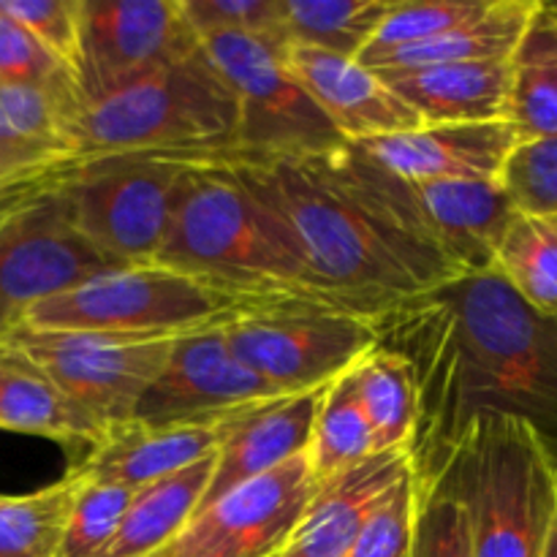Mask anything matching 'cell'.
<instances>
[{
  "instance_id": "cell-1",
  "label": "cell",
  "mask_w": 557,
  "mask_h": 557,
  "mask_svg": "<svg viewBox=\"0 0 557 557\" xmlns=\"http://www.w3.org/2000/svg\"><path fill=\"white\" fill-rule=\"evenodd\" d=\"M370 324L417 384V482L490 417L531 424L557 455V315L533 310L498 272L449 277Z\"/></svg>"
},
{
  "instance_id": "cell-2",
  "label": "cell",
  "mask_w": 557,
  "mask_h": 557,
  "mask_svg": "<svg viewBox=\"0 0 557 557\" xmlns=\"http://www.w3.org/2000/svg\"><path fill=\"white\" fill-rule=\"evenodd\" d=\"M245 188L292 232L321 297L375 321L455 277L411 183L359 147L283 161H232Z\"/></svg>"
},
{
  "instance_id": "cell-3",
  "label": "cell",
  "mask_w": 557,
  "mask_h": 557,
  "mask_svg": "<svg viewBox=\"0 0 557 557\" xmlns=\"http://www.w3.org/2000/svg\"><path fill=\"white\" fill-rule=\"evenodd\" d=\"M232 161L207 158L188 169L152 264L196 277L248 305L326 302L292 232L245 188Z\"/></svg>"
},
{
  "instance_id": "cell-4",
  "label": "cell",
  "mask_w": 557,
  "mask_h": 557,
  "mask_svg": "<svg viewBox=\"0 0 557 557\" xmlns=\"http://www.w3.org/2000/svg\"><path fill=\"white\" fill-rule=\"evenodd\" d=\"M430 479L466 509L473 557H544L557 511V455L531 424L479 419Z\"/></svg>"
},
{
  "instance_id": "cell-5",
  "label": "cell",
  "mask_w": 557,
  "mask_h": 557,
  "mask_svg": "<svg viewBox=\"0 0 557 557\" xmlns=\"http://www.w3.org/2000/svg\"><path fill=\"white\" fill-rule=\"evenodd\" d=\"M79 156L177 152L237 158V103L205 47L87 98L74 125Z\"/></svg>"
},
{
  "instance_id": "cell-6",
  "label": "cell",
  "mask_w": 557,
  "mask_h": 557,
  "mask_svg": "<svg viewBox=\"0 0 557 557\" xmlns=\"http://www.w3.org/2000/svg\"><path fill=\"white\" fill-rule=\"evenodd\" d=\"M85 156H69L0 183V337L33 305L112 270L74 228L63 188Z\"/></svg>"
},
{
  "instance_id": "cell-7",
  "label": "cell",
  "mask_w": 557,
  "mask_h": 557,
  "mask_svg": "<svg viewBox=\"0 0 557 557\" xmlns=\"http://www.w3.org/2000/svg\"><path fill=\"white\" fill-rule=\"evenodd\" d=\"M250 308L196 277L161 264L103 270L44 302L33 305L16 326L96 335L177 337L221 326Z\"/></svg>"
},
{
  "instance_id": "cell-8",
  "label": "cell",
  "mask_w": 557,
  "mask_h": 557,
  "mask_svg": "<svg viewBox=\"0 0 557 557\" xmlns=\"http://www.w3.org/2000/svg\"><path fill=\"white\" fill-rule=\"evenodd\" d=\"M207 156H85L63 196L76 232L112 264H152L172 223L180 185Z\"/></svg>"
},
{
  "instance_id": "cell-9",
  "label": "cell",
  "mask_w": 557,
  "mask_h": 557,
  "mask_svg": "<svg viewBox=\"0 0 557 557\" xmlns=\"http://www.w3.org/2000/svg\"><path fill=\"white\" fill-rule=\"evenodd\" d=\"M237 103V161H283L348 145L283 58V44L245 33L199 38Z\"/></svg>"
},
{
  "instance_id": "cell-10",
  "label": "cell",
  "mask_w": 557,
  "mask_h": 557,
  "mask_svg": "<svg viewBox=\"0 0 557 557\" xmlns=\"http://www.w3.org/2000/svg\"><path fill=\"white\" fill-rule=\"evenodd\" d=\"M228 348L281 395L321 389L379 346L373 324L326 302L281 299L223 324Z\"/></svg>"
},
{
  "instance_id": "cell-11",
  "label": "cell",
  "mask_w": 557,
  "mask_h": 557,
  "mask_svg": "<svg viewBox=\"0 0 557 557\" xmlns=\"http://www.w3.org/2000/svg\"><path fill=\"white\" fill-rule=\"evenodd\" d=\"M180 337V335H177ZM177 337L96 335L14 326L0 346L41 370L103 430L131 422L141 395L166 368Z\"/></svg>"
},
{
  "instance_id": "cell-12",
  "label": "cell",
  "mask_w": 557,
  "mask_h": 557,
  "mask_svg": "<svg viewBox=\"0 0 557 557\" xmlns=\"http://www.w3.org/2000/svg\"><path fill=\"white\" fill-rule=\"evenodd\" d=\"M308 455L228 490L150 557H281L313 498Z\"/></svg>"
},
{
  "instance_id": "cell-13",
  "label": "cell",
  "mask_w": 557,
  "mask_h": 557,
  "mask_svg": "<svg viewBox=\"0 0 557 557\" xmlns=\"http://www.w3.org/2000/svg\"><path fill=\"white\" fill-rule=\"evenodd\" d=\"M199 47L183 0H82L76 82L87 101Z\"/></svg>"
},
{
  "instance_id": "cell-14",
  "label": "cell",
  "mask_w": 557,
  "mask_h": 557,
  "mask_svg": "<svg viewBox=\"0 0 557 557\" xmlns=\"http://www.w3.org/2000/svg\"><path fill=\"white\" fill-rule=\"evenodd\" d=\"M275 397H281V392L272 389L228 348L223 324L205 326L174 341L166 368L141 395L131 422L169 424L207 419Z\"/></svg>"
},
{
  "instance_id": "cell-15",
  "label": "cell",
  "mask_w": 557,
  "mask_h": 557,
  "mask_svg": "<svg viewBox=\"0 0 557 557\" xmlns=\"http://www.w3.org/2000/svg\"><path fill=\"white\" fill-rule=\"evenodd\" d=\"M509 120L493 123L419 125L403 134L354 145L406 183L444 180H500L506 161L520 145Z\"/></svg>"
},
{
  "instance_id": "cell-16",
  "label": "cell",
  "mask_w": 557,
  "mask_h": 557,
  "mask_svg": "<svg viewBox=\"0 0 557 557\" xmlns=\"http://www.w3.org/2000/svg\"><path fill=\"white\" fill-rule=\"evenodd\" d=\"M283 58L348 145H362L422 125L419 114L357 58H343L315 47H286Z\"/></svg>"
},
{
  "instance_id": "cell-17",
  "label": "cell",
  "mask_w": 557,
  "mask_h": 557,
  "mask_svg": "<svg viewBox=\"0 0 557 557\" xmlns=\"http://www.w3.org/2000/svg\"><path fill=\"white\" fill-rule=\"evenodd\" d=\"M413 476L408 449L375 451L359 466L315 484L302 520L281 557H348L364 522Z\"/></svg>"
},
{
  "instance_id": "cell-18",
  "label": "cell",
  "mask_w": 557,
  "mask_h": 557,
  "mask_svg": "<svg viewBox=\"0 0 557 557\" xmlns=\"http://www.w3.org/2000/svg\"><path fill=\"white\" fill-rule=\"evenodd\" d=\"M248 408L169 424L125 422L109 430L101 444L76 466V471L85 473L90 482H112L141 490L150 482L215 455L228 430Z\"/></svg>"
},
{
  "instance_id": "cell-19",
  "label": "cell",
  "mask_w": 557,
  "mask_h": 557,
  "mask_svg": "<svg viewBox=\"0 0 557 557\" xmlns=\"http://www.w3.org/2000/svg\"><path fill=\"white\" fill-rule=\"evenodd\" d=\"M324 389L326 386L297 392V395H281L275 400L250 406L215 449L210 487H207L199 511L226 495L228 490L264 476V473L286 466L294 457L308 455Z\"/></svg>"
},
{
  "instance_id": "cell-20",
  "label": "cell",
  "mask_w": 557,
  "mask_h": 557,
  "mask_svg": "<svg viewBox=\"0 0 557 557\" xmlns=\"http://www.w3.org/2000/svg\"><path fill=\"white\" fill-rule=\"evenodd\" d=\"M411 188L455 277L495 270L498 245L517 215L500 180H444Z\"/></svg>"
},
{
  "instance_id": "cell-21",
  "label": "cell",
  "mask_w": 557,
  "mask_h": 557,
  "mask_svg": "<svg viewBox=\"0 0 557 557\" xmlns=\"http://www.w3.org/2000/svg\"><path fill=\"white\" fill-rule=\"evenodd\" d=\"M375 74L419 114L422 125L509 120L511 60L375 71Z\"/></svg>"
},
{
  "instance_id": "cell-22",
  "label": "cell",
  "mask_w": 557,
  "mask_h": 557,
  "mask_svg": "<svg viewBox=\"0 0 557 557\" xmlns=\"http://www.w3.org/2000/svg\"><path fill=\"white\" fill-rule=\"evenodd\" d=\"M0 430L54 441L69 468L79 466L107 435L41 370L5 346H0Z\"/></svg>"
},
{
  "instance_id": "cell-23",
  "label": "cell",
  "mask_w": 557,
  "mask_h": 557,
  "mask_svg": "<svg viewBox=\"0 0 557 557\" xmlns=\"http://www.w3.org/2000/svg\"><path fill=\"white\" fill-rule=\"evenodd\" d=\"M539 5H542V0H490L482 14L438 33L428 41L384 49V52H362L357 60L373 71L506 63V60L515 58Z\"/></svg>"
},
{
  "instance_id": "cell-24",
  "label": "cell",
  "mask_w": 557,
  "mask_h": 557,
  "mask_svg": "<svg viewBox=\"0 0 557 557\" xmlns=\"http://www.w3.org/2000/svg\"><path fill=\"white\" fill-rule=\"evenodd\" d=\"M85 96L74 76L0 87V147L36 158L79 156L74 125Z\"/></svg>"
},
{
  "instance_id": "cell-25",
  "label": "cell",
  "mask_w": 557,
  "mask_h": 557,
  "mask_svg": "<svg viewBox=\"0 0 557 557\" xmlns=\"http://www.w3.org/2000/svg\"><path fill=\"white\" fill-rule=\"evenodd\" d=\"M212 466L215 455L141 487L101 557H150L166 547L199 511Z\"/></svg>"
},
{
  "instance_id": "cell-26",
  "label": "cell",
  "mask_w": 557,
  "mask_h": 557,
  "mask_svg": "<svg viewBox=\"0 0 557 557\" xmlns=\"http://www.w3.org/2000/svg\"><path fill=\"white\" fill-rule=\"evenodd\" d=\"M509 123L522 141L557 136V5H539L511 58Z\"/></svg>"
},
{
  "instance_id": "cell-27",
  "label": "cell",
  "mask_w": 557,
  "mask_h": 557,
  "mask_svg": "<svg viewBox=\"0 0 557 557\" xmlns=\"http://www.w3.org/2000/svg\"><path fill=\"white\" fill-rule=\"evenodd\" d=\"M346 375L368 417L379 451H411L419 422V397L406 359L389 348L375 346Z\"/></svg>"
},
{
  "instance_id": "cell-28",
  "label": "cell",
  "mask_w": 557,
  "mask_h": 557,
  "mask_svg": "<svg viewBox=\"0 0 557 557\" xmlns=\"http://www.w3.org/2000/svg\"><path fill=\"white\" fill-rule=\"evenodd\" d=\"M85 484V473L65 468L47 487L0 495V557H58Z\"/></svg>"
},
{
  "instance_id": "cell-29",
  "label": "cell",
  "mask_w": 557,
  "mask_h": 557,
  "mask_svg": "<svg viewBox=\"0 0 557 557\" xmlns=\"http://www.w3.org/2000/svg\"><path fill=\"white\" fill-rule=\"evenodd\" d=\"M392 3L395 0H283V44L359 58L370 47Z\"/></svg>"
},
{
  "instance_id": "cell-30",
  "label": "cell",
  "mask_w": 557,
  "mask_h": 557,
  "mask_svg": "<svg viewBox=\"0 0 557 557\" xmlns=\"http://www.w3.org/2000/svg\"><path fill=\"white\" fill-rule=\"evenodd\" d=\"M495 272L544 315H557V221L517 212L495 253Z\"/></svg>"
},
{
  "instance_id": "cell-31",
  "label": "cell",
  "mask_w": 557,
  "mask_h": 557,
  "mask_svg": "<svg viewBox=\"0 0 557 557\" xmlns=\"http://www.w3.org/2000/svg\"><path fill=\"white\" fill-rule=\"evenodd\" d=\"M375 451L379 446H375L373 430L354 395L351 381L343 373L341 379L326 386L319 413H315L313 438H310L308 449L313 482H326V479L364 462Z\"/></svg>"
},
{
  "instance_id": "cell-32",
  "label": "cell",
  "mask_w": 557,
  "mask_h": 557,
  "mask_svg": "<svg viewBox=\"0 0 557 557\" xmlns=\"http://www.w3.org/2000/svg\"><path fill=\"white\" fill-rule=\"evenodd\" d=\"M136 493L139 490L125 487V484L87 479L69 528H65L63 542H60L58 557H101L103 549L117 536L120 522H123L128 506L134 504Z\"/></svg>"
},
{
  "instance_id": "cell-33",
  "label": "cell",
  "mask_w": 557,
  "mask_h": 557,
  "mask_svg": "<svg viewBox=\"0 0 557 557\" xmlns=\"http://www.w3.org/2000/svg\"><path fill=\"white\" fill-rule=\"evenodd\" d=\"M490 0H395L364 52L411 47L473 20Z\"/></svg>"
},
{
  "instance_id": "cell-34",
  "label": "cell",
  "mask_w": 557,
  "mask_h": 557,
  "mask_svg": "<svg viewBox=\"0 0 557 557\" xmlns=\"http://www.w3.org/2000/svg\"><path fill=\"white\" fill-rule=\"evenodd\" d=\"M408 557H473L466 509L435 479L417 482V517Z\"/></svg>"
},
{
  "instance_id": "cell-35",
  "label": "cell",
  "mask_w": 557,
  "mask_h": 557,
  "mask_svg": "<svg viewBox=\"0 0 557 557\" xmlns=\"http://www.w3.org/2000/svg\"><path fill=\"white\" fill-rule=\"evenodd\" d=\"M500 185L517 212L557 221V136L520 141L506 161Z\"/></svg>"
},
{
  "instance_id": "cell-36",
  "label": "cell",
  "mask_w": 557,
  "mask_h": 557,
  "mask_svg": "<svg viewBox=\"0 0 557 557\" xmlns=\"http://www.w3.org/2000/svg\"><path fill=\"white\" fill-rule=\"evenodd\" d=\"M0 11L25 27L76 76L82 49V0H0Z\"/></svg>"
},
{
  "instance_id": "cell-37",
  "label": "cell",
  "mask_w": 557,
  "mask_h": 557,
  "mask_svg": "<svg viewBox=\"0 0 557 557\" xmlns=\"http://www.w3.org/2000/svg\"><path fill=\"white\" fill-rule=\"evenodd\" d=\"M281 5L283 0H183L185 16L199 38L212 33H245L277 44H283Z\"/></svg>"
},
{
  "instance_id": "cell-38",
  "label": "cell",
  "mask_w": 557,
  "mask_h": 557,
  "mask_svg": "<svg viewBox=\"0 0 557 557\" xmlns=\"http://www.w3.org/2000/svg\"><path fill=\"white\" fill-rule=\"evenodd\" d=\"M413 517H417V479L408 476L386 504L364 522L348 557H408Z\"/></svg>"
},
{
  "instance_id": "cell-39",
  "label": "cell",
  "mask_w": 557,
  "mask_h": 557,
  "mask_svg": "<svg viewBox=\"0 0 557 557\" xmlns=\"http://www.w3.org/2000/svg\"><path fill=\"white\" fill-rule=\"evenodd\" d=\"M74 76L30 33L0 11V87L44 85ZM76 79V76H74Z\"/></svg>"
},
{
  "instance_id": "cell-40",
  "label": "cell",
  "mask_w": 557,
  "mask_h": 557,
  "mask_svg": "<svg viewBox=\"0 0 557 557\" xmlns=\"http://www.w3.org/2000/svg\"><path fill=\"white\" fill-rule=\"evenodd\" d=\"M54 161H60V158H36V156H25V152H14L9 150V147H0V183L16 177V174H25V172H33V169L47 166V163H54Z\"/></svg>"
},
{
  "instance_id": "cell-41",
  "label": "cell",
  "mask_w": 557,
  "mask_h": 557,
  "mask_svg": "<svg viewBox=\"0 0 557 557\" xmlns=\"http://www.w3.org/2000/svg\"><path fill=\"white\" fill-rule=\"evenodd\" d=\"M544 557H557V511H555V520H553V528H549V536H547V547H544Z\"/></svg>"
}]
</instances>
